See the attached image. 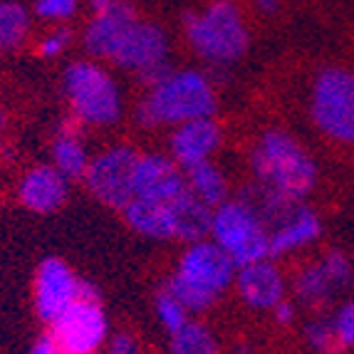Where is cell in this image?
<instances>
[{
    "label": "cell",
    "instance_id": "10",
    "mask_svg": "<svg viewBox=\"0 0 354 354\" xmlns=\"http://www.w3.org/2000/svg\"><path fill=\"white\" fill-rule=\"evenodd\" d=\"M53 337L65 354H95L106 339V315L100 297H80L53 322Z\"/></svg>",
    "mask_w": 354,
    "mask_h": 354
},
{
    "label": "cell",
    "instance_id": "26",
    "mask_svg": "<svg viewBox=\"0 0 354 354\" xmlns=\"http://www.w3.org/2000/svg\"><path fill=\"white\" fill-rule=\"evenodd\" d=\"M305 337L307 342L313 344L317 352L322 354H337L342 352L339 347V339H337V332H335V325H332V319H313L305 330Z\"/></svg>",
    "mask_w": 354,
    "mask_h": 354
},
{
    "label": "cell",
    "instance_id": "5",
    "mask_svg": "<svg viewBox=\"0 0 354 354\" xmlns=\"http://www.w3.org/2000/svg\"><path fill=\"white\" fill-rule=\"evenodd\" d=\"M72 114L82 124L109 127L122 114V95L112 77L95 62H72L62 77Z\"/></svg>",
    "mask_w": 354,
    "mask_h": 354
},
{
    "label": "cell",
    "instance_id": "1",
    "mask_svg": "<svg viewBox=\"0 0 354 354\" xmlns=\"http://www.w3.org/2000/svg\"><path fill=\"white\" fill-rule=\"evenodd\" d=\"M216 112V92L208 77L196 70L169 72L161 82L151 84V92L139 106V122L144 127L183 124L206 119Z\"/></svg>",
    "mask_w": 354,
    "mask_h": 354
},
{
    "label": "cell",
    "instance_id": "19",
    "mask_svg": "<svg viewBox=\"0 0 354 354\" xmlns=\"http://www.w3.org/2000/svg\"><path fill=\"white\" fill-rule=\"evenodd\" d=\"M322 233V223L310 208L300 206L280 228H275L270 233V258H278L290 250H297L307 243L317 241V236Z\"/></svg>",
    "mask_w": 354,
    "mask_h": 354
},
{
    "label": "cell",
    "instance_id": "27",
    "mask_svg": "<svg viewBox=\"0 0 354 354\" xmlns=\"http://www.w3.org/2000/svg\"><path fill=\"white\" fill-rule=\"evenodd\" d=\"M322 270L327 272V278H330V283L335 285V290L339 288H347L349 283H352L354 272H352V266H349V260L344 258L342 253H337V250H332L330 255H327L322 263Z\"/></svg>",
    "mask_w": 354,
    "mask_h": 354
},
{
    "label": "cell",
    "instance_id": "14",
    "mask_svg": "<svg viewBox=\"0 0 354 354\" xmlns=\"http://www.w3.org/2000/svg\"><path fill=\"white\" fill-rule=\"evenodd\" d=\"M221 147V127L211 117L183 122L171 136V153L181 169L208 161L216 149Z\"/></svg>",
    "mask_w": 354,
    "mask_h": 354
},
{
    "label": "cell",
    "instance_id": "25",
    "mask_svg": "<svg viewBox=\"0 0 354 354\" xmlns=\"http://www.w3.org/2000/svg\"><path fill=\"white\" fill-rule=\"evenodd\" d=\"M156 317L174 335V332H178L189 322V310H186V305L174 295L171 290H161L159 295H156Z\"/></svg>",
    "mask_w": 354,
    "mask_h": 354
},
{
    "label": "cell",
    "instance_id": "7",
    "mask_svg": "<svg viewBox=\"0 0 354 354\" xmlns=\"http://www.w3.org/2000/svg\"><path fill=\"white\" fill-rule=\"evenodd\" d=\"M313 119L337 142H354V75L347 70L319 72L313 87Z\"/></svg>",
    "mask_w": 354,
    "mask_h": 354
},
{
    "label": "cell",
    "instance_id": "18",
    "mask_svg": "<svg viewBox=\"0 0 354 354\" xmlns=\"http://www.w3.org/2000/svg\"><path fill=\"white\" fill-rule=\"evenodd\" d=\"M124 216L131 230H136L139 236L153 238V241H171V238H176L171 208L164 201H151V198L134 196V201L124 208Z\"/></svg>",
    "mask_w": 354,
    "mask_h": 354
},
{
    "label": "cell",
    "instance_id": "23",
    "mask_svg": "<svg viewBox=\"0 0 354 354\" xmlns=\"http://www.w3.org/2000/svg\"><path fill=\"white\" fill-rule=\"evenodd\" d=\"M295 292L305 305L319 307V305H325L327 297L335 292V285L330 283V278H327V272L322 270V266H307L305 270L297 275Z\"/></svg>",
    "mask_w": 354,
    "mask_h": 354
},
{
    "label": "cell",
    "instance_id": "29",
    "mask_svg": "<svg viewBox=\"0 0 354 354\" xmlns=\"http://www.w3.org/2000/svg\"><path fill=\"white\" fill-rule=\"evenodd\" d=\"M332 325H335L339 347H354V302H347L337 310V315L332 317Z\"/></svg>",
    "mask_w": 354,
    "mask_h": 354
},
{
    "label": "cell",
    "instance_id": "13",
    "mask_svg": "<svg viewBox=\"0 0 354 354\" xmlns=\"http://www.w3.org/2000/svg\"><path fill=\"white\" fill-rule=\"evenodd\" d=\"M136 20L139 18H136L134 8L127 0H112L104 10L92 12V20L84 30V50L92 57L112 59L122 37Z\"/></svg>",
    "mask_w": 354,
    "mask_h": 354
},
{
    "label": "cell",
    "instance_id": "4",
    "mask_svg": "<svg viewBox=\"0 0 354 354\" xmlns=\"http://www.w3.org/2000/svg\"><path fill=\"white\" fill-rule=\"evenodd\" d=\"M183 30L194 53L213 65H230L248 50V30L230 0H213L201 12H189Z\"/></svg>",
    "mask_w": 354,
    "mask_h": 354
},
{
    "label": "cell",
    "instance_id": "12",
    "mask_svg": "<svg viewBox=\"0 0 354 354\" xmlns=\"http://www.w3.org/2000/svg\"><path fill=\"white\" fill-rule=\"evenodd\" d=\"M186 189H189L186 171L174 159H166L159 153L139 156L134 169V191L139 198L171 203Z\"/></svg>",
    "mask_w": 354,
    "mask_h": 354
},
{
    "label": "cell",
    "instance_id": "8",
    "mask_svg": "<svg viewBox=\"0 0 354 354\" xmlns=\"http://www.w3.org/2000/svg\"><path fill=\"white\" fill-rule=\"evenodd\" d=\"M139 161V153L129 147L106 149L104 153L89 159L84 183L92 191L95 198H100L104 206L124 211L134 201V169Z\"/></svg>",
    "mask_w": 354,
    "mask_h": 354
},
{
    "label": "cell",
    "instance_id": "17",
    "mask_svg": "<svg viewBox=\"0 0 354 354\" xmlns=\"http://www.w3.org/2000/svg\"><path fill=\"white\" fill-rule=\"evenodd\" d=\"M171 218H174V233L178 241L186 243H198L206 241V236H211V223H213V208L198 198L196 194H191L189 189L178 194L171 203Z\"/></svg>",
    "mask_w": 354,
    "mask_h": 354
},
{
    "label": "cell",
    "instance_id": "32",
    "mask_svg": "<svg viewBox=\"0 0 354 354\" xmlns=\"http://www.w3.org/2000/svg\"><path fill=\"white\" fill-rule=\"evenodd\" d=\"M30 354H65V352H62V347H59L57 339L53 337V332H48V335L37 337V342L32 344Z\"/></svg>",
    "mask_w": 354,
    "mask_h": 354
},
{
    "label": "cell",
    "instance_id": "16",
    "mask_svg": "<svg viewBox=\"0 0 354 354\" xmlns=\"http://www.w3.org/2000/svg\"><path fill=\"white\" fill-rule=\"evenodd\" d=\"M18 198L30 211L53 213L67 198V178L55 166H35L20 181Z\"/></svg>",
    "mask_w": 354,
    "mask_h": 354
},
{
    "label": "cell",
    "instance_id": "35",
    "mask_svg": "<svg viewBox=\"0 0 354 354\" xmlns=\"http://www.w3.org/2000/svg\"><path fill=\"white\" fill-rule=\"evenodd\" d=\"M109 3H112V0H89V8H92V12H100V10H104Z\"/></svg>",
    "mask_w": 354,
    "mask_h": 354
},
{
    "label": "cell",
    "instance_id": "33",
    "mask_svg": "<svg viewBox=\"0 0 354 354\" xmlns=\"http://www.w3.org/2000/svg\"><path fill=\"white\" fill-rule=\"evenodd\" d=\"M272 313H275V319H278L280 325H290V322L295 319V305H292V302L280 300L278 305L272 307Z\"/></svg>",
    "mask_w": 354,
    "mask_h": 354
},
{
    "label": "cell",
    "instance_id": "36",
    "mask_svg": "<svg viewBox=\"0 0 354 354\" xmlns=\"http://www.w3.org/2000/svg\"><path fill=\"white\" fill-rule=\"evenodd\" d=\"M236 354H253V349H250V347H238Z\"/></svg>",
    "mask_w": 354,
    "mask_h": 354
},
{
    "label": "cell",
    "instance_id": "21",
    "mask_svg": "<svg viewBox=\"0 0 354 354\" xmlns=\"http://www.w3.org/2000/svg\"><path fill=\"white\" fill-rule=\"evenodd\" d=\"M186 171V183H189V191L201 198L206 206L218 208L221 203H225V196H228V186H225L223 174L211 164V161H201V164L189 166L183 169Z\"/></svg>",
    "mask_w": 354,
    "mask_h": 354
},
{
    "label": "cell",
    "instance_id": "2",
    "mask_svg": "<svg viewBox=\"0 0 354 354\" xmlns=\"http://www.w3.org/2000/svg\"><path fill=\"white\" fill-rule=\"evenodd\" d=\"M250 166L263 186L292 201L305 198L317 181V169L310 153L285 131H268L260 136L250 153Z\"/></svg>",
    "mask_w": 354,
    "mask_h": 354
},
{
    "label": "cell",
    "instance_id": "20",
    "mask_svg": "<svg viewBox=\"0 0 354 354\" xmlns=\"http://www.w3.org/2000/svg\"><path fill=\"white\" fill-rule=\"evenodd\" d=\"M80 119H70L67 124H62L57 139L53 144V161L62 176L70 178H84V171L89 166V156L84 151V144L80 142Z\"/></svg>",
    "mask_w": 354,
    "mask_h": 354
},
{
    "label": "cell",
    "instance_id": "31",
    "mask_svg": "<svg viewBox=\"0 0 354 354\" xmlns=\"http://www.w3.org/2000/svg\"><path fill=\"white\" fill-rule=\"evenodd\" d=\"M109 354H139V344L129 332H119L109 342Z\"/></svg>",
    "mask_w": 354,
    "mask_h": 354
},
{
    "label": "cell",
    "instance_id": "22",
    "mask_svg": "<svg viewBox=\"0 0 354 354\" xmlns=\"http://www.w3.org/2000/svg\"><path fill=\"white\" fill-rule=\"evenodd\" d=\"M30 12L18 0H0V53L20 48L28 37Z\"/></svg>",
    "mask_w": 354,
    "mask_h": 354
},
{
    "label": "cell",
    "instance_id": "11",
    "mask_svg": "<svg viewBox=\"0 0 354 354\" xmlns=\"http://www.w3.org/2000/svg\"><path fill=\"white\" fill-rule=\"evenodd\" d=\"M80 280L70 270L65 260L48 258L42 260L35 272V313L48 325H53L59 313L77 300Z\"/></svg>",
    "mask_w": 354,
    "mask_h": 354
},
{
    "label": "cell",
    "instance_id": "37",
    "mask_svg": "<svg viewBox=\"0 0 354 354\" xmlns=\"http://www.w3.org/2000/svg\"><path fill=\"white\" fill-rule=\"evenodd\" d=\"M3 127H6V112L0 109V129H3Z\"/></svg>",
    "mask_w": 354,
    "mask_h": 354
},
{
    "label": "cell",
    "instance_id": "15",
    "mask_svg": "<svg viewBox=\"0 0 354 354\" xmlns=\"http://www.w3.org/2000/svg\"><path fill=\"white\" fill-rule=\"evenodd\" d=\"M238 292L255 310H272L283 300V275L270 260H255L250 266L238 268Z\"/></svg>",
    "mask_w": 354,
    "mask_h": 354
},
{
    "label": "cell",
    "instance_id": "9",
    "mask_svg": "<svg viewBox=\"0 0 354 354\" xmlns=\"http://www.w3.org/2000/svg\"><path fill=\"white\" fill-rule=\"evenodd\" d=\"M112 62L122 70L136 72L149 84L161 82L169 75V40L166 32L153 23L136 20L119 42Z\"/></svg>",
    "mask_w": 354,
    "mask_h": 354
},
{
    "label": "cell",
    "instance_id": "3",
    "mask_svg": "<svg viewBox=\"0 0 354 354\" xmlns=\"http://www.w3.org/2000/svg\"><path fill=\"white\" fill-rule=\"evenodd\" d=\"M236 280V263L213 241L191 243V248L178 260L174 278L166 290L186 305V310H206Z\"/></svg>",
    "mask_w": 354,
    "mask_h": 354
},
{
    "label": "cell",
    "instance_id": "34",
    "mask_svg": "<svg viewBox=\"0 0 354 354\" xmlns=\"http://www.w3.org/2000/svg\"><path fill=\"white\" fill-rule=\"evenodd\" d=\"M253 8L263 15H275L280 8V0H253Z\"/></svg>",
    "mask_w": 354,
    "mask_h": 354
},
{
    "label": "cell",
    "instance_id": "30",
    "mask_svg": "<svg viewBox=\"0 0 354 354\" xmlns=\"http://www.w3.org/2000/svg\"><path fill=\"white\" fill-rule=\"evenodd\" d=\"M70 42H72V32L67 28H57L53 30V32H48V35L42 37L40 45H37V53L42 55V57H59V55L65 53L67 48H70Z\"/></svg>",
    "mask_w": 354,
    "mask_h": 354
},
{
    "label": "cell",
    "instance_id": "24",
    "mask_svg": "<svg viewBox=\"0 0 354 354\" xmlns=\"http://www.w3.org/2000/svg\"><path fill=\"white\" fill-rule=\"evenodd\" d=\"M171 354H218V344L203 325L186 322L171 335Z\"/></svg>",
    "mask_w": 354,
    "mask_h": 354
},
{
    "label": "cell",
    "instance_id": "28",
    "mask_svg": "<svg viewBox=\"0 0 354 354\" xmlns=\"http://www.w3.org/2000/svg\"><path fill=\"white\" fill-rule=\"evenodd\" d=\"M77 10V0H35V15L42 20H70Z\"/></svg>",
    "mask_w": 354,
    "mask_h": 354
},
{
    "label": "cell",
    "instance_id": "6",
    "mask_svg": "<svg viewBox=\"0 0 354 354\" xmlns=\"http://www.w3.org/2000/svg\"><path fill=\"white\" fill-rule=\"evenodd\" d=\"M211 236L236 268L270 258V236L266 225L243 201H225L213 208Z\"/></svg>",
    "mask_w": 354,
    "mask_h": 354
}]
</instances>
